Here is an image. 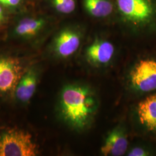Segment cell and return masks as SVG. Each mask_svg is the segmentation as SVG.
Listing matches in <instances>:
<instances>
[{
	"instance_id": "1",
	"label": "cell",
	"mask_w": 156,
	"mask_h": 156,
	"mask_svg": "<svg viewBox=\"0 0 156 156\" xmlns=\"http://www.w3.org/2000/svg\"><path fill=\"white\" fill-rule=\"evenodd\" d=\"M97 109L93 92L82 85H68L62 90L60 110L62 116L69 125L83 129L91 122Z\"/></svg>"
},
{
	"instance_id": "2",
	"label": "cell",
	"mask_w": 156,
	"mask_h": 156,
	"mask_svg": "<svg viewBox=\"0 0 156 156\" xmlns=\"http://www.w3.org/2000/svg\"><path fill=\"white\" fill-rule=\"evenodd\" d=\"M38 153V146L26 131L13 128L0 135V156H34Z\"/></svg>"
},
{
	"instance_id": "3",
	"label": "cell",
	"mask_w": 156,
	"mask_h": 156,
	"mask_svg": "<svg viewBox=\"0 0 156 156\" xmlns=\"http://www.w3.org/2000/svg\"><path fill=\"white\" fill-rule=\"evenodd\" d=\"M131 83L135 89L142 93L156 90V60H140L131 73Z\"/></svg>"
},
{
	"instance_id": "4",
	"label": "cell",
	"mask_w": 156,
	"mask_h": 156,
	"mask_svg": "<svg viewBox=\"0 0 156 156\" xmlns=\"http://www.w3.org/2000/svg\"><path fill=\"white\" fill-rule=\"evenodd\" d=\"M19 62L11 58H0V94L15 90L23 75Z\"/></svg>"
},
{
	"instance_id": "5",
	"label": "cell",
	"mask_w": 156,
	"mask_h": 156,
	"mask_svg": "<svg viewBox=\"0 0 156 156\" xmlns=\"http://www.w3.org/2000/svg\"><path fill=\"white\" fill-rule=\"evenodd\" d=\"M119 10L127 19L144 22L151 17L153 9L147 0H117Z\"/></svg>"
},
{
	"instance_id": "6",
	"label": "cell",
	"mask_w": 156,
	"mask_h": 156,
	"mask_svg": "<svg viewBox=\"0 0 156 156\" xmlns=\"http://www.w3.org/2000/svg\"><path fill=\"white\" fill-rule=\"evenodd\" d=\"M80 44V38L78 33L67 29L57 36L55 41V50L58 56L67 58L76 51Z\"/></svg>"
},
{
	"instance_id": "7",
	"label": "cell",
	"mask_w": 156,
	"mask_h": 156,
	"mask_svg": "<svg viewBox=\"0 0 156 156\" xmlns=\"http://www.w3.org/2000/svg\"><path fill=\"white\" fill-rule=\"evenodd\" d=\"M38 75L37 72L30 69L23 74L15 89L17 100L21 103H28L37 89Z\"/></svg>"
},
{
	"instance_id": "8",
	"label": "cell",
	"mask_w": 156,
	"mask_h": 156,
	"mask_svg": "<svg viewBox=\"0 0 156 156\" xmlns=\"http://www.w3.org/2000/svg\"><path fill=\"white\" fill-rule=\"evenodd\" d=\"M128 147L126 135L121 129L116 128L109 134L101 149L104 156H123Z\"/></svg>"
},
{
	"instance_id": "9",
	"label": "cell",
	"mask_w": 156,
	"mask_h": 156,
	"mask_svg": "<svg viewBox=\"0 0 156 156\" xmlns=\"http://www.w3.org/2000/svg\"><path fill=\"white\" fill-rule=\"evenodd\" d=\"M137 112L141 124L149 131L156 132V93L140 101Z\"/></svg>"
},
{
	"instance_id": "10",
	"label": "cell",
	"mask_w": 156,
	"mask_h": 156,
	"mask_svg": "<svg viewBox=\"0 0 156 156\" xmlns=\"http://www.w3.org/2000/svg\"><path fill=\"white\" fill-rule=\"evenodd\" d=\"M115 51L111 42L98 40L90 46L86 51V56L90 62L95 64H106L111 60Z\"/></svg>"
},
{
	"instance_id": "11",
	"label": "cell",
	"mask_w": 156,
	"mask_h": 156,
	"mask_svg": "<svg viewBox=\"0 0 156 156\" xmlns=\"http://www.w3.org/2000/svg\"><path fill=\"white\" fill-rule=\"evenodd\" d=\"M45 23V20L42 18H26L17 24L15 33L19 37L31 38L39 33Z\"/></svg>"
},
{
	"instance_id": "12",
	"label": "cell",
	"mask_w": 156,
	"mask_h": 156,
	"mask_svg": "<svg viewBox=\"0 0 156 156\" xmlns=\"http://www.w3.org/2000/svg\"><path fill=\"white\" fill-rule=\"evenodd\" d=\"M84 5L91 15L96 17L108 16L113 11L109 0H84Z\"/></svg>"
},
{
	"instance_id": "13",
	"label": "cell",
	"mask_w": 156,
	"mask_h": 156,
	"mask_svg": "<svg viewBox=\"0 0 156 156\" xmlns=\"http://www.w3.org/2000/svg\"><path fill=\"white\" fill-rule=\"evenodd\" d=\"M56 10L62 13L69 14L75 9L74 0H51Z\"/></svg>"
},
{
	"instance_id": "14",
	"label": "cell",
	"mask_w": 156,
	"mask_h": 156,
	"mask_svg": "<svg viewBox=\"0 0 156 156\" xmlns=\"http://www.w3.org/2000/svg\"><path fill=\"white\" fill-rule=\"evenodd\" d=\"M150 155L149 151L141 147H136L133 148L128 153L129 156H146Z\"/></svg>"
},
{
	"instance_id": "15",
	"label": "cell",
	"mask_w": 156,
	"mask_h": 156,
	"mask_svg": "<svg viewBox=\"0 0 156 156\" xmlns=\"http://www.w3.org/2000/svg\"><path fill=\"white\" fill-rule=\"evenodd\" d=\"M22 0H0V5L2 6L14 8L19 5Z\"/></svg>"
},
{
	"instance_id": "16",
	"label": "cell",
	"mask_w": 156,
	"mask_h": 156,
	"mask_svg": "<svg viewBox=\"0 0 156 156\" xmlns=\"http://www.w3.org/2000/svg\"><path fill=\"white\" fill-rule=\"evenodd\" d=\"M6 20V15L2 6L0 5V26L4 24Z\"/></svg>"
}]
</instances>
